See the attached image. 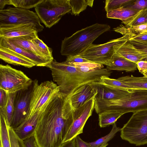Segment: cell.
I'll return each instance as SVG.
<instances>
[{"label": "cell", "mask_w": 147, "mask_h": 147, "mask_svg": "<svg viewBox=\"0 0 147 147\" xmlns=\"http://www.w3.org/2000/svg\"><path fill=\"white\" fill-rule=\"evenodd\" d=\"M64 97L60 92L42 113L34 137L37 147H60L73 121L72 114L64 118L62 108Z\"/></svg>", "instance_id": "obj_1"}, {"label": "cell", "mask_w": 147, "mask_h": 147, "mask_svg": "<svg viewBox=\"0 0 147 147\" xmlns=\"http://www.w3.org/2000/svg\"><path fill=\"white\" fill-rule=\"evenodd\" d=\"M46 67L51 71L53 80L59 87L60 92L65 98L79 86L100 82L102 77H109L112 72L106 67L94 71L84 73L65 61L59 62L54 59Z\"/></svg>", "instance_id": "obj_2"}, {"label": "cell", "mask_w": 147, "mask_h": 147, "mask_svg": "<svg viewBox=\"0 0 147 147\" xmlns=\"http://www.w3.org/2000/svg\"><path fill=\"white\" fill-rule=\"evenodd\" d=\"M110 28L107 24L96 23L78 30L62 40L61 54L68 56L82 54L95 40Z\"/></svg>", "instance_id": "obj_3"}, {"label": "cell", "mask_w": 147, "mask_h": 147, "mask_svg": "<svg viewBox=\"0 0 147 147\" xmlns=\"http://www.w3.org/2000/svg\"><path fill=\"white\" fill-rule=\"evenodd\" d=\"M94 109L98 114L106 110H114L124 114L147 109V90L135 89L123 98L113 100H95Z\"/></svg>", "instance_id": "obj_4"}, {"label": "cell", "mask_w": 147, "mask_h": 147, "mask_svg": "<svg viewBox=\"0 0 147 147\" xmlns=\"http://www.w3.org/2000/svg\"><path fill=\"white\" fill-rule=\"evenodd\" d=\"M125 29V32L121 33L123 36L101 44H92L79 56L92 62L108 65L115 52V46L128 41L136 34L129 29Z\"/></svg>", "instance_id": "obj_5"}, {"label": "cell", "mask_w": 147, "mask_h": 147, "mask_svg": "<svg viewBox=\"0 0 147 147\" xmlns=\"http://www.w3.org/2000/svg\"><path fill=\"white\" fill-rule=\"evenodd\" d=\"M122 139L136 146L147 144V109L133 113L121 130Z\"/></svg>", "instance_id": "obj_6"}, {"label": "cell", "mask_w": 147, "mask_h": 147, "mask_svg": "<svg viewBox=\"0 0 147 147\" xmlns=\"http://www.w3.org/2000/svg\"><path fill=\"white\" fill-rule=\"evenodd\" d=\"M40 21L50 28L59 21L66 13L70 12L69 0H43L35 7Z\"/></svg>", "instance_id": "obj_7"}, {"label": "cell", "mask_w": 147, "mask_h": 147, "mask_svg": "<svg viewBox=\"0 0 147 147\" xmlns=\"http://www.w3.org/2000/svg\"><path fill=\"white\" fill-rule=\"evenodd\" d=\"M34 82L30 109L27 117L32 115L46 107L59 93V87L52 81H45L40 84L37 80H35Z\"/></svg>", "instance_id": "obj_8"}, {"label": "cell", "mask_w": 147, "mask_h": 147, "mask_svg": "<svg viewBox=\"0 0 147 147\" xmlns=\"http://www.w3.org/2000/svg\"><path fill=\"white\" fill-rule=\"evenodd\" d=\"M33 81L22 71L8 64L0 65V88L9 93H16L28 88Z\"/></svg>", "instance_id": "obj_9"}, {"label": "cell", "mask_w": 147, "mask_h": 147, "mask_svg": "<svg viewBox=\"0 0 147 147\" xmlns=\"http://www.w3.org/2000/svg\"><path fill=\"white\" fill-rule=\"evenodd\" d=\"M29 23L35 24L39 32L44 28L36 13L32 11L10 7L0 11V26Z\"/></svg>", "instance_id": "obj_10"}, {"label": "cell", "mask_w": 147, "mask_h": 147, "mask_svg": "<svg viewBox=\"0 0 147 147\" xmlns=\"http://www.w3.org/2000/svg\"><path fill=\"white\" fill-rule=\"evenodd\" d=\"M96 93V88L92 83L79 86L71 93L64 97L62 108L64 118H69L73 111L95 97Z\"/></svg>", "instance_id": "obj_11"}, {"label": "cell", "mask_w": 147, "mask_h": 147, "mask_svg": "<svg viewBox=\"0 0 147 147\" xmlns=\"http://www.w3.org/2000/svg\"><path fill=\"white\" fill-rule=\"evenodd\" d=\"M34 84V80L28 88L16 93L13 113L9 125L13 129L19 126L27 117L30 109Z\"/></svg>", "instance_id": "obj_12"}, {"label": "cell", "mask_w": 147, "mask_h": 147, "mask_svg": "<svg viewBox=\"0 0 147 147\" xmlns=\"http://www.w3.org/2000/svg\"><path fill=\"white\" fill-rule=\"evenodd\" d=\"M94 97L72 112L73 122L63 143L71 140L83 133L84 126L94 109Z\"/></svg>", "instance_id": "obj_13"}, {"label": "cell", "mask_w": 147, "mask_h": 147, "mask_svg": "<svg viewBox=\"0 0 147 147\" xmlns=\"http://www.w3.org/2000/svg\"><path fill=\"white\" fill-rule=\"evenodd\" d=\"M39 30L33 23L0 26V37H38Z\"/></svg>", "instance_id": "obj_14"}, {"label": "cell", "mask_w": 147, "mask_h": 147, "mask_svg": "<svg viewBox=\"0 0 147 147\" xmlns=\"http://www.w3.org/2000/svg\"><path fill=\"white\" fill-rule=\"evenodd\" d=\"M93 84L97 90L94 97L96 100H110L121 99L129 95L132 91L116 88L100 82Z\"/></svg>", "instance_id": "obj_15"}, {"label": "cell", "mask_w": 147, "mask_h": 147, "mask_svg": "<svg viewBox=\"0 0 147 147\" xmlns=\"http://www.w3.org/2000/svg\"><path fill=\"white\" fill-rule=\"evenodd\" d=\"M47 107L32 115L26 117L19 126L13 129L20 139L24 141L34 136L40 119Z\"/></svg>", "instance_id": "obj_16"}, {"label": "cell", "mask_w": 147, "mask_h": 147, "mask_svg": "<svg viewBox=\"0 0 147 147\" xmlns=\"http://www.w3.org/2000/svg\"><path fill=\"white\" fill-rule=\"evenodd\" d=\"M0 46L8 49L28 58L37 66L46 67L51 63L15 45L5 37H0Z\"/></svg>", "instance_id": "obj_17"}, {"label": "cell", "mask_w": 147, "mask_h": 147, "mask_svg": "<svg viewBox=\"0 0 147 147\" xmlns=\"http://www.w3.org/2000/svg\"><path fill=\"white\" fill-rule=\"evenodd\" d=\"M115 50V53L136 63L143 59L147 61V55L136 48L128 41L116 46Z\"/></svg>", "instance_id": "obj_18"}, {"label": "cell", "mask_w": 147, "mask_h": 147, "mask_svg": "<svg viewBox=\"0 0 147 147\" xmlns=\"http://www.w3.org/2000/svg\"><path fill=\"white\" fill-rule=\"evenodd\" d=\"M0 58L6 63L28 68L36 66L32 61L8 49L0 46Z\"/></svg>", "instance_id": "obj_19"}, {"label": "cell", "mask_w": 147, "mask_h": 147, "mask_svg": "<svg viewBox=\"0 0 147 147\" xmlns=\"http://www.w3.org/2000/svg\"><path fill=\"white\" fill-rule=\"evenodd\" d=\"M106 68L109 70L133 72L137 68L136 63L115 53Z\"/></svg>", "instance_id": "obj_20"}, {"label": "cell", "mask_w": 147, "mask_h": 147, "mask_svg": "<svg viewBox=\"0 0 147 147\" xmlns=\"http://www.w3.org/2000/svg\"><path fill=\"white\" fill-rule=\"evenodd\" d=\"M34 38H35L20 37L6 38L15 45L34 54L40 58L51 62L52 61L46 57L42 54L38 46L32 41L31 40Z\"/></svg>", "instance_id": "obj_21"}, {"label": "cell", "mask_w": 147, "mask_h": 147, "mask_svg": "<svg viewBox=\"0 0 147 147\" xmlns=\"http://www.w3.org/2000/svg\"><path fill=\"white\" fill-rule=\"evenodd\" d=\"M124 114L114 110H106L100 113L98 115L99 125L103 128L113 125Z\"/></svg>", "instance_id": "obj_22"}, {"label": "cell", "mask_w": 147, "mask_h": 147, "mask_svg": "<svg viewBox=\"0 0 147 147\" xmlns=\"http://www.w3.org/2000/svg\"><path fill=\"white\" fill-rule=\"evenodd\" d=\"M139 11L131 9L121 7L107 12L106 16L108 18L119 19L123 22L134 16Z\"/></svg>", "instance_id": "obj_23"}, {"label": "cell", "mask_w": 147, "mask_h": 147, "mask_svg": "<svg viewBox=\"0 0 147 147\" xmlns=\"http://www.w3.org/2000/svg\"><path fill=\"white\" fill-rule=\"evenodd\" d=\"M117 79L134 89L147 90L146 76L136 77L131 75L120 77Z\"/></svg>", "instance_id": "obj_24"}, {"label": "cell", "mask_w": 147, "mask_h": 147, "mask_svg": "<svg viewBox=\"0 0 147 147\" xmlns=\"http://www.w3.org/2000/svg\"><path fill=\"white\" fill-rule=\"evenodd\" d=\"M9 125L4 114L0 111V147H11L8 131Z\"/></svg>", "instance_id": "obj_25"}, {"label": "cell", "mask_w": 147, "mask_h": 147, "mask_svg": "<svg viewBox=\"0 0 147 147\" xmlns=\"http://www.w3.org/2000/svg\"><path fill=\"white\" fill-rule=\"evenodd\" d=\"M127 28L130 27L147 23V8L139 11L130 18L122 22Z\"/></svg>", "instance_id": "obj_26"}, {"label": "cell", "mask_w": 147, "mask_h": 147, "mask_svg": "<svg viewBox=\"0 0 147 147\" xmlns=\"http://www.w3.org/2000/svg\"><path fill=\"white\" fill-rule=\"evenodd\" d=\"M69 65L75 67L79 71L84 73L94 71L104 68L102 64L92 62L74 63Z\"/></svg>", "instance_id": "obj_27"}, {"label": "cell", "mask_w": 147, "mask_h": 147, "mask_svg": "<svg viewBox=\"0 0 147 147\" xmlns=\"http://www.w3.org/2000/svg\"><path fill=\"white\" fill-rule=\"evenodd\" d=\"M120 128L117 126L115 123L113 125V127L110 132L106 135L102 137L95 141L90 143L91 147H99L108 144L118 131H121Z\"/></svg>", "instance_id": "obj_28"}, {"label": "cell", "mask_w": 147, "mask_h": 147, "mask_svg": "<svg viewBox=\"0 0 147 147\" xmlns=\"http://www.w3.org/2000/svg\"><path fill=\"white\" fill-rule=\"evenodd\" d=\"M43 0H6V4L28 9L35 7Z\"/></svg>", "instance_id": "obj_29"}, {"label": "cell", "mask_w": 147, "mask_h": 147, "mask_svg": "<svg viewBox=\"0 0 147 147\" xmlns=\"http://www.w3.org/2000/svg\"><path fill=\"white\" fill-rule=\"evenodd\" d=\"M100 82L113 87L130 91H132L133 89H135L123 83L117 79H112L107 76L102 77Z\"/></svg>", "instance_id": "obj_30"}, {"label": "cell", "mask_w": 147, "mask_h": 147, "mask_svg": "<svg viewBox=\"0 0 147 147\" xmlns=\"http://www.w3.org/2000/svg\"><path fill=\"white\" fill-rule=\"evenodd\" d=\"M16 93H9L8 101L5 107V110H0L5 115L9 125L13 116L14 105V102Z\"/></svg>", "instance_id": "obj_31"}, {"label": "cell", "mask_w": 147, "mask_h": 147, "mask_svg": "<svg viewBox=\"0 0 147 147\" xmlns=\"http://www.w3.org/2000/svg\"><path fill=\"white\" fill-rule=\"evenodd\" d=\"M132 0H107L105 9L107 12L121 7H124Z\"/></svg>", "instance_id": "obj_32"}, {"label": "cell", "mask_w": 147, "mask_h": 147, "mask_svg": "<svg viewBox=\"0 0 147 147\" xmlns=\"http://www.w3.org/2000/svg\"><path fill=\"white\" fill-rule=\"evenodd\" d=\"M69 3L71 9L70 13L75 16H79L81 12L86 9L88 6L86 0H69Z\"/></svg>", "instance_id": "obj_33"}, {"label": "cell", "mask_w": 147, "mask_h": 147, "mask_svg": "<svg viewBox=\"0 0 147 147\" xmlns=\"http://www.w3.org/2000/svg\"><path fill=\"white\" fill-rule=\"evenodd\" d=\"M31 40L38 46L42 54L46 57L51 61L53 60L52 49L48 47L38 37L33 38Z\"/></svg>", "instance_id": "obj_34"}, {"label": "cell", "mask_w": 147, "mask_h": 147, "mask_svg": "<svg viewBox=\"0 0 147 147\" xmlns=\"http://www.w3.org/2000/svg\"><path fill=\"white\" fill-rule=\"evenodd\" d=\"M8 131L11 147H26L23 141L17 136L13 129L9 125L8 127Z\"/></svg>", "instance_id": "obj_35"}, {"label": "cell", "mask_w": 147, "mask_h": 147, "mask_svg": "<svg viewBox=\"0 0 147 147\" xmlns=\"http://www.w3.org/2000/svg\"><path fill=\"white\" fill-rule=\"evenodd\" d=\"M124 7L140 11L147 8V0H132Z\"/></svg>", "instance_id": "obj_36"}, {"label": "cell", "mask_w": 147, "mask_h": 147, "mask_svg": "<svg viewBox=\"0 0 147 147\" xmlns=\"http://www.w3.org/2000/svg\"><path fill=\"white\" fill-rule=\"evenodd\" d=\"M9 93L6 91L0 88V109L5 110L8 101Z\"/></svg>", "instance_id": "obj_37"}, {"label": "cell", "mask_w": 147, "mask_h": 147, "mask_svg": "<svg viewBox=\"0 0 147 147\" xmlns=\"http://www.w3.org/2000/svg\"><path fill=\"white\" fill-rule=\"evenodd\" d=\"M65 62L68 64L71 65L74 63L91 61L81 57L79 55H78L74 56H68Z\"/></svg>", "instance_id": "obj_38"}, {"label": "cell", "mask_w": 147, "mask_h": 147, "mask_svg": "<svg viewBox=\"0 0 147 147\" xmlns=\"http://www.w3.org/2000/svg\"><path fill=\"white\" fill-rule=\"evenodd\" d=\"M128 41L135 47L147 55V43L141 42L129 39Z\"/></svg>", "instance_id": "obj_39"}, {"label": "cell", "mask_w": 147, "mask_h": 147, "mask_svg": "<svg viewBox=\"0 0 147 147\" xmlns=\"http://www.w3.org/2000/svg\"><path fill=\"white\" fill-rule=\"evenodd\" d=\"M135 34L147 31V23L133 26L127 28Z\"/></svg>", "instance_id": "obj_40"}, {"label": "cell", "mask_w": 147, "mask_h": 147, "mask_svg": "<svg viewBox=\"0 0 147 147\" xmlns=\"http://www.w3.org/2000/svg\"><path fill=\"white\" fill-rule=\"evenodd\" d=\"M130 39L138 42L147 43V31L136 34V35Z\"/></svg>", "instance_id": "obj_41"}, {"label": "cell", "mask_w": 147, "mask_h": 147, "mask_svg": "<svg viewBox=\"0 0 147 147\" xmlns=\"http://www.w3.org/2000/svg\"><path fill=\"white\" fill-rule=\"evenodd\" d=\"M75 143L76 147H91L90 143L83 141L79 135L75 138Z\"/></svg>", "instance_id": "obj_42"}, {"label": "cell", "mask_w": 147, "mask_h": 147, "mask_svg": "<svg viewBox=\"0 0 147 147\" xmlns=\"http://www.w3.org/2000/svg\"><path fill=\"white\" fill-rule=\"evenodd\" d=\"M136 63L137 68L140 72L143 74L147 71V61L141 60Z\"/></svg>", "instance_id": "obj_43"}, {"label": "cell", "mask_w": 147, "mask_h": 147, "mask_svg": "<svg viewBox=\"0 0 147 147\" xmlns=\"http://www.w3.org/2000/svg\"><path fill=\"white\" fill-rule=\"evenodd\" d=\"M26 147H37L34 136L23 141Z\"/></svg>", "instance_id": "obj_44"}, {"label": "cell", "mask_w": 147, "mask_h": 147, "mask_svg": "<svg viewBox=\"0 0 147 147\" xmlns=\"http://www.w3.org/2000/svg\"><path fill=\"white\" fill-rule=\"evenodd\" d=\"M60 147H76L75 138L71 140L63 143Z\"/></svg>", "instance_id": "obj_45"}, {"label": "cell", "mask_w": 147, "mask_h": 147, "mask_svg": "<svg viewBox=\"0 0 147 147\" xmlns=\"http://www.w3.org/2000/svg\"><path fill=\"white\" fill-rule=\"evenodd\" d=\"M6 5V0H0V11L3 10Z\"/></svg>", "instance_id": "obj_46"}, {"label": "cell", "mask_w": 147, "mask_h": 147, "mask_svg": "<svg viewBox=\"0 0 147 147\" xmlns=\"http://www.w3.org/2000/svg\"><path fill=\"white\" fill-rule=\"evenodd\" d=\"M86 1L88 5L92 7L93 5L94 0H86Z\"/></svg>", "instance_id": "obj_47"}, {"label": "cell", "mask_w": 147, "mask_h": 147, "mask_svg": "<svg viewBox=\"0 0 147 147\" xmlns=\"http://www.w3.org/2000/svg\"><path fill=\"white\" fill-rule=\"evenodd\" d=\"M142 74L144 75V76H147V71L143 73Z\"/></svg>", "instance_id": "obj_48"}, {"label": "cell", "mask_w": 147, "mask_h": 147, "mask_svg": "<svg viewBox=\"0 0 147 147\" xmlns=\"http://www.w3.org/2000/svg\"><path fill=\"white\" fill-rule=\"evenodd\" d=\"M108 145V144H107L105 145L101 146L99 147H106Z\"/></svg>", "instance_id": "obj_49"}, {"label": "cell", "mask_w": 147, "mask_h": 147, "mask_svg": "<svg viewBox=\"0 0 147 147\" xmlns=\"http://www.w3.org/2000/svg\"></svg>", "instance_id": "obj_50"}]
</instances>
